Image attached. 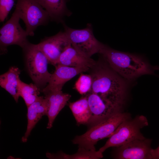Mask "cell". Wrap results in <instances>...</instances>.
Returning <instances> with one entry per match:
<instances>
[{
	"label": "cell",
	"mask_w": 159,
	"mask_h": 159,
	"mask_svg": "<svg viewBox=\"0 0 159 159\" xmlns=\"http://www.w3.org/2000/svg\"><path fill=\"white\" fill-rule=\"evenodd\" d=\"M92 79L91 92L106 102L122 108L126 95V84L101 57L88 71Z\"/></svg>",
	"instance_id": "6da1fadb"
},
{
	"label": "cell",
	"mask_w": 159,
	"mask_h": 159,
	"mask_svg": "<svg viewBox=\"0 0 159 159\" xmlns=\"http://www.w3.org/2000/svg\"><path fill=\"white\" fill-rule=\"evenodd\" d=\"M99 53L113 70L127 80L153 74L155 70L159 69L158 66L150 65L140 56L118 51L105 44Z\"/></svg>",
	"instance_id": "7a4b0ae2"
},
{
	"label": "cell",
	"mask_w": 159,
	"mask_h": 159,
	"mask_svg": "<svg viewBox=\"0 0 159 159\" xmlns=\"http://www.w3.org/2000/svg\"><path fill=\"white\" fill-rule=\"evenodd\" d=\"M130 117V114L120 112L89 128L84 134L77 135L72 140L73 144L89 150H96L95 145L99 140L109 138L120 124Z\"/></svg>",
	"instance_id": "3957f363"
},
{
	"label": "cell",
	"mask_w": 159,
	"mask_h": 159,
	"mask_svg": "<svg viewBox=\"0 0 159 159\" xmlns=\"http://www.w3.org/2000/svg\"><path fill=\"white\" fill-rule=\"evenodd\" d=\"M22 49L28 73L42 91L49 83L52 75L48 70V60L37 44L29 41Z\"/></svg>",
	"instance_id": "277c9868"
},
{
	"label": "cell",
	"mask_w": 159,
	"mask_h": 159,
	"mask_svg": "<svg viewBox=\"0 0 159 159\" xmlns=\"http://www.w3.org/2000/svg\"><path fill=\"white\" fill-rule=\"evenodd\" d=\"M148 125L147 118L139 115L131 119L129 117L123 120L109 137L105 144L99 150L103 153L110 147H117L137 139L146 138L140 130Z\"/></svg>",
	"instance_id": "5b68a950"
},
{
	"label": "cell",
	"mask_w": 159,
	"mask_h": 159,
	"mask_svg": "<svg viewBox=\"0 0 159 159\" xmlns=\"http://www.w3.org/2000/svg\"><path fill=\"white\" fill-rule=\"evenodd\" d=\"M17 0L15 10L24 23L28 35L33 36L38 27L48 24V14L37 0Z\"/></svg>",
	"instance_id": "8992f818"
},
{
	"label": "cell",
	"mask_w": 159,
	"mask_h": 159,
	"mask_svg": "<svg viewBox=\"0 0 159 159\" xmlns=\"http://www.w3.org/2000/svg\"><path fill=\"white\" fill-rule=\"evenodd\" d=\"M64 32L71 46L84 56L91 58L99 53L104 44L99 41L93 33L92 25L88 24L85 28L75 29L63 24Z\"/></svg>",
	"instance_id": "52a82bcc"
},
{
	"label": "cell",
	"mask_w": 159,
	"mask_h": 159,
	"mask_svg": "<svg viewBox=\"0 0 159 159\" xmlns=\"http://www.w3.org/2000/svg\"><path fill=\"white\" fill-rule=\"evenodd\" d=\"M20 19L17 12L14 10L12 15L0 29V48L1 54L7 52V47L16 45L22 48L29 42L26 30L21 26Z\"/></svg>",
	"instance_id": "ba28073f"
},
{
	"label": "cell",
	"mask_w": 159,
	"mask_h": 159,
	"mask_svg": "<svg viewBox=\"0 0 159 159\" xmlns=\"http://www.w3.org/2000/svg\"><path fill=\"white\" fill-rule=\"evenodd\" d=\"M91 117L87 125L89 127L122 111V108L108 103L91 91L86 94Z\"/></svg>",
	"instance_id": "9c48e42d"
},
{
	"label": "cell",
	"mask_w": 159,
	"mask_h": 159,
	"mask_svg": "<svg viewBox=\"0 0 159 159\" xmlns=\"http://www.w3.org/2000/svg\"><path fill=\"white\" fill-rule=\"evenodd\" d=\"M152 140L137 139L116 147L112 153L117 159H152Z\"/></svg>",
	"instance_id": "30bf717a"
},
{
	"label": "cell",
	"mask_w": 159,
	"mask_h": 159,
	"mask_svg": "<svg viewBox=\"0 0 159 159\" xmlns=\"http://www.w3.org/2000/svg\"><path fill=\"white\" fill-rule=\"evenodd\" d=\"M37 45L47 58L49 63L54 66L57 64L62 53L71 45L64 31L45 37Z\"/></svg>",
	"instance_id": "8fae6325"
},
{
	"label": "cell",
	"mask_w": 159,
	"mask_h": 159,
	"mask_svg": "<svg viewBox=\"0 0 159 159\" xmlns=\"http://www.w3.org/2000/svg\"><path fill=\"white\" fill-rule=\"evenodd\" d=\"M55 67V70L48 84L42 91L44 94L52 90H62L67 82L80 73L88 71L90 69L87 67H72L58 64Z\"/></svg>",
	"instance_id": "7c38bea8"
},
{
	"label": "cell",
	"mask_w": 159,
	"mask_h": 159,
	"mask_svg": "<svg viewBox=\"0 0 159 159\" xmlns=\"http://www.w3.org/2000/svg\"><path fill=\"white\" fill-rule=\"evenodd\" d=\"M44 94L48 105L47 116L48 121L47 128L49 129L52 127L56 117L66 105L71 95L63 93L62 90H57L50 91Z\"/></svg>",
	"instance_id": "4fadbf2b"
},
{
	"label": "cell",
	"mask_w": 159,
	"mask_h": 159,
	"mask_svg": "<svg viewBox=\"0 0 159 159\" xmlns=\"http://www.w3.org/2000/svg\"><path fill=\"white\" fill-rule=\"evenodd\" d=\"M48 101L43 96H39L35 101L27 108V129L22 141L26 142L30 133L39 121L44 115H47L48 111Z\"/></svg>",
	"instance_id": "5bb4252c"
},
{
	"label": "cell",
	"mask_w": 159,
	"mask_h": 159,
	"mask_svg": "<svg viewBox=\"0 0 159 159\" xmlns=\"http://www.w3.org/2000/svg\"><path fill=\"white\" fill-rule=\"evenodd\" d=\"M96 62L91 58L82 55L70 45L62 53L57 64L75 67H87L90 68L95 64Z\"/></svg>",
	"instance_id": "9a60e30c"
},
{
	"label": "cell",
	"mask_w": 159,
	"mask_h": 159,
	"mask_svg": "<svg viewBox=\"0 0 159 159\" xmlns=\"http://www.w3.org/2000/svg\"><path fill=\"white\" fill-rule=\"evenodd\" d=\"M69 0H37L47 12L50 20L64 23V19L71 15L66 4Z\"/></svg>",
	"instance_id": "2e32d148"
},
{
	"label": "cell",
	"mask_w": 159,
	"mask_h": 159,
	"mask_svg": "<svg viewBox=\"0 0 159 159\" xmlns=\"http://www.w3.org/2000/svg\"><path fill=\"white\" fill-rule=\"evenodd\" d=\"M21 71L15 66L10 67L8 71L0 76V85L11 95L17 103L19 95V76Z\"/></svg>",
	"instance_id": "e0dca14e"
},
{
	"label": "cell",
	"mask_w": 159,
	"mask_h": 159,
	"mask_svg": "<svg viewBox=\"0 0 159 159\" xmlns=\"http://www.w3.org/2000/svg\"><path fill=\"white\" fill-rule=\"evenodd\" d=\"M68 106L75 119L77 125L78 126L87 125L91 115L86 95L76 101L69 102Z\"/></svg>",
	"instance_id": "ac0fdd59"
},
{
	"label": "cell",
	"mask_w": 159,
	"mask_h": 159,
	"mask_svg": "<svg viewBox=\"0 0 159 159\" xmlns=\"http://www.w3.org/2000/svg\"><path fill=\"white\" fill-rule=\"evenodd\" d=\"M46 155L48 158L51 159H99L103 157V153L99 150H89L82 147H78L77 152L72 155L60 151L56 154L48 153Z\"/></svg>",
	"instance_id": "d6986e66"
},
{
	"label": "cell",
	"mask_w": 159,
	"mask_h": 159,
	"mask_svg": "<svg viewBox=\"0 0 159 159\" xmlns=\"http://www.w3.org/2000/svg\"><path fill=\"white\" fill-rule=\"evenodd\" d=\"M19 82L20 97L23 98L28 107L38 97L40 90L34 84H26L20 79Z\"/></svg>",
	"instance_id": "ffe728a7"
},
{
	"label": "cell",
	"mask_w": 159,
	"mask_h": 159,
	"mask_svg": "<svg viewBox=\"0 0 159 159\" xmlns=\"http://www.w3.org/2000/svg\"><path fill=\"white\" fill-rule=\"evenodd\" d=\"M92 79L90 74H81L76 82L74 88L81 95H85L92 89Z\"/></svg>",
	"instance_id": "44dd1931"
},
{
	"label": "cell",
	"mask_w": 159,
	"mask_h": 159,
	"mask_svg": "<svg viewBox=\"0 0 159 159\" xmlns=\"http://www.w3.org/2000/svg\"><path fill=\"white\" fill-rule=\"evenodd\" d=\"M16 0H0V21L2 22L7 18Z\"/></svg>",
	"instance_id": "7402d4cb"
},
{
	"label": "cell",
	"mask_w": 159,
	"mask_h": 159,
	"mask_svg": "<svg viewBox=\"0 0 159 159\" xmlns=\"http://www.w3.org/2000/svg\"><path fill=\"white\" fill-rule=\"evenodd\" d=\"M152 159H159V146L156 149H152L151 151Z\"/></svg>",
	"instance_id": "603a6c76"
}]
</instances>
